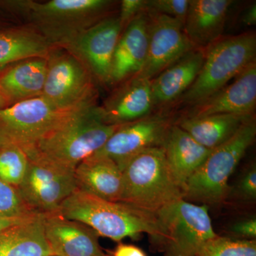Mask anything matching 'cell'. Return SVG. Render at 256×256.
I'll list each match as a JSON object with an SVG mask.
<instances>
[{"label": "cell", "mask_w": 256, "mask_h": 256, "mask_svg": "<svg viewBox=\"0 0 256 256\" xmlns=\"http://www.w3.org/2000/svg\"><path fill=\"white\" fill-rule=\"evenodd\" d=\"M109 0H2L0 10L24 18L55 47L66 46L82 32L108 18Z\"/></svg>", "instance_id": "cell-1"}, {"label": "cell", "mask_w": 256, "mask_h": 256, "mask_svg": "<svg viewBox=\"0 0 256 256\" xmlns=\"http://www.w3.org/2000/svg\"><path fill=\"white\" fill-rule=\"evenodd\" d=\"M119 126L104 122L98 106L92 102L70 112L24 152L74 172L82 162L102 148Z\"/></svg>", "instance_id": "cell-2"}, {"label": "cell", "mask_w": 256, "mask_h": 256, "mask_svg": "<svg viewBox=\"0 0 256 256\" xmlns=\"http://www.w3.org/2000/svg\"><path fill=\"white\" fill-rule=\"evenodd\" d=\"M68 218L85 224L99 236L120 242L136 238L142 234L151 239L159 235L156 214L120 202H110L76 190L56 212Z\"/></svg>", "instance_id": "cell-3"}, {"label": "cell", "mask_w": 256, "mask_h": 256, "mask_svg": "<svg viewBox=\"0 0 256 256\" xmlns=\"http://www.w3.org/2000/svg\"><path fill=\"white\" fill-rule=\"evenodd\" d=\"M181 198L182 188L170 171L162 146L142 152L122 170L120 202L156 214Z\"/></svg>", "instance_id": "cell-4"}, {"label": "cell", "mask_w": 256, "mask_h": 256, "mask_svg": "<svg viewBox=\"0 0 256 256\" xmlns=\"http://www.w3.org/2000/svg\"><path fill=\"white\" fill-rule=\"evenodd\" d=\"M256 137V122L255 118H252L228 141L212 150L186 184L184 200L206 206L225 201L229 178L255 142Z\"/></svg>", "instance_id": "cell-5"}, {"label": "cell", "mask_w": 256, "mask_h": 256, "mask_svg": "<svg viewBox=\"0 0 256 256\" xmlns=\"http://www.w3.org/2000/svg\"><path fill=\"white\" fill-rule=\"evenodd\" d=\"M256 37L252 32L220 38L207 47L196 80L178 100L193 106L226 86L255 62Z\"/></svg>", "instance_id": "cell-6"}, {"label": "cell", "mask_w": 256, "mask_h": 256, "mask_svg": "<svg viewBox=\"0 0 256 256\" xmlns=\"http://www.w3.org/2000/svg\"><path fill=\"white\" fill-rule=\"evenodd\" d=\"M160 233L151 239L164 256H195L215 233L206 205L184 198L156 214Z\"/></svg>", "instance_id": "cell-7"}, {"label": "cell", "mask_w": 256, "mask_h": 256, "mask_svg": "<svg viewBox=\"0 0 256 256\" xmlns=\"http://www.w3.org/2000/svg\"><path fill=\"white\" fill-rule=\"evenodd\" d=\"M76 109L60 110L42 96L3 108L0 109V146L28 150Z\"/></svg>", "instance_id": "cell-8"}, {"label": "cell", "mask_w": 256, "mask_h": 256, "mask_svg": "<svg viewBox=\"0 0 256 256\" xmlns=\"http://www.w3.org/2000/svg\"><path fill=\"white\" fill-rule=\"evenodd\" d=\"M42 96L62 110H72L95 102L92 78L72 53L54 47L47 57V72Z\"/></svg>", "instance_id": "cell-9"}, {"label": "cell", "mask_w": 256, "mask_h": 256, "mask_svg": "<svg viewBox=\"0 0 256 256\" xmlns=\"http://www.w3.org/2000/svg\"><path fill=\"white\" fill-rule=\"evenodd\" d=\"M28 156V171L16 188L32 212L43 215L56 213L77 190L74 172L38 156Z\"/></svg>", "instance_id": "cell-10"}, {"label": "cell", "mask_w": 256, "mask_h": 256, "mask_svg": "<svg viewBox=\"0 0 256 256\" xmlns=\"http://www.w3.org/2000/svg\"><path fill=\"white\" fill-rule=\"evenodd\" d=\"M174 124L169 114H156L122 124L92 156L109 158L122 172L140 153L150 148L162 146L168 131Z\"/></svg>", "instance_id": "cell-11"}, {"label": "cell", "mask_w": 256, "mask_h": 256, "mask_svg": "<svg viewBox=\"0 0 256 256\" xmlns=\"http://www.w3.org/2000/svg\"><path fill=\"white\" fill-rule=\"evenodd\" d=\"M122 32L118 16H108L82 32L63 48L84 64L92 78L110 85L112 60Z\"/></svg>", "instance_id": "cell-12"}, {"label": "cell", "mask_w": 256, "mask_h": 256, "mask_svg": "<svg viewBox=\"0 0 256 256\" xmlns=\"http://www.w3.org/2000/svg\"><path fill=\"white\" fill-rule=\"evenodd\" d=\"M148 14V56L142 70L137 76L151 80L196 48L185 33L183 22L165 15Z\"/></svg>", "instance_id": "cell-13"}, {"label": "cell", "mask_w": 256, "mask_h": 256, "mask_svg": "<svg viewBox=\"0 0 256 256\" xmlns=\"http://www.w3.org/2000/svg\"><path fill=\"white\" fill-rule=\"evenodd\" d=\"M256 106V62H252L230 84L192 106L185 117L216 114L254 116Z\"/></svg>", "instance_id": "cell-14"}, {"label": "cell", "mask_w": 256, "mask_h": 256, "mask_svg": "<svg viewBox=\"0 0 256 256\" xmlns=\"http://www.w3.org/2000/svg\"><path fill=\"white\" fill-rule=\"evenodd\" d=\"M47 242L56 256H109L99 242L98 234L85 224L58 213L44 216Z\"/></svg>", "instance_id": "cell-15"}, {"label": "cell", "mask_w": 256, "mask_h": 256, "mask_svg": "<svg viewBox=\"0 0 256 256\" xmlns=\"http://www.w3.org/2000/svg\"><path fill=\"white\" fill-rule=\"evenodd\" d=\"M154 108L150 80L138 76L122 82L104 105L98 106L102 120L114 126L144 118Z\"/></svg>", "instance_id": "cell-16"}, {"label": "cell", "mask_w": 256, "mask_h": 256, "mask_svg": "<svg viewBox=\"0 0 256 256\" xmlns=\"http://www.w3.org/2000/svg\"><path fill=\"white\" fill-rule=\"evenodd\" d=\"M149 24V15L143 12L122 30L112 60L110 85L126 82L142 70L148 56Z\"/></svg>", "instance_id": "cell-17"}, {"label": "cell", "mask_w": 256, "mask_h": 256, "mask_svg": "<svg viewBox=\"0 0 256 256\" xmlns=\"http://www.w3.org/2000/svg\"><path fill=\"white\" fill-rule=\"evenodd\" d=\"M232 0H190L184 31L196 48H207L220 38Z\"/></svg>", "instance_id": "cell-18"}, {"label": "cell", "mask_w": 256, "mask_h": 256, "mask_svg": "<svg viewBox=\"0 0 256 256\" xmlns=\"http://www.w3.org/2000/svg\"><path fill=\"white\" fill-rule=\"evenodd\" d=\"M47 72V57L18 62L0 74V94L6 106L42 95Z\"/></svg>", "instance_id": "cell-19"}, {"label": "cell", "mask_w": 256, "mask_h": 256, "mask_svg": "<svg viewBox=\"0 0 256 256\" xmlns=\"http://www.w3.org/2000/svg\"><path fill=\"white\" fill-rule=\"evenodd\" d=\"M205 52L195 48L152 79L154 108L178 100L198 76L204 60Z\"/></svg>", "instance_id": "cell-20"}, {"label": "cell", "mask_w": 256, "mask_h": 256, "mask_svg": "<svg viewBox=\"0 0 256 256\" xmlns=\"http://www.w3.org/2000/svg\"><path fill=\"white\" fill-rule=\"evenodd\" d=\"M77 190L110 202L120 201L122 172L112 160L92 156L74 170Z\"/></svg>", "instance_id": "cell-21"}, {"label": "cell", "mask_w": 256, "mask_h": 256, "mask_svg": "<svg viewBox=\"0 0 256 256\" xmlns=\"http://www.w3.org/2000/svg\"><path fill=\"white\" fill-rule=\"evenodd\" d=\"M162 148L170 171L184 192L188 180L208 158L212 150L201 146L175 124L168 131Z\"/></svg>", "instance_id": "cell-22"}, {"label": "cell", "mask_w": 256, "mask_h": 256, "mask_svg": "<svg viewBox=\"0 0 256 256\" xmlns=\"http://www.w3.org/2000/svg\"><path fill=\"white\" fill-rule=\"evenodd\" d=\"M254 116L216 114L202 117H184L175 124L207 149L214 150L233 137L242 124Z\"/></svg>", "instance_id": "cell-23"}, {"label": "cell", "mask_w": 256, "mask_h": 256, "mask_svg": "<svg viewBox=\"0 0 256 256\" xmlns=\"http://www.w3.org/2000/svg\"><path fill=\"white\" fill-rule=\"evenodd\" d=\"M44 216L37 214L0 232V256H52Z\"/></svg>", "instance_id": "cell-24"}, {"label": "cell", "mask_w": 256, "mask_h": 256, "mask_svg": "<svg viewBox=\"0 0 256 256\" xmlns=\"http://www.w3.org/2000/svg\"><path fill=\"white\" fill-rule=\"evenodd\" d=\"M54 47L31 26L0 30V74L21 60L48 57Z\"/></svg>", "instance_id": "cell-25"}, {"label": "cell", "mask_w": 256, "mask_h": 256, "mask_svg": "<svg viewBox=\"0 0 256 256\" xmlns=\"http://www.w3.org/2000/svg\"><path fill=\"white\" fill-rule=\"evenodd\" d=\"M195 256H256V240L216 235L207 240Z\"/></svg>", "instance_id": "cell-26"}, {"label": "cell", "mask_w": 256, "mask_h": 256, "mask_svg": "<svg viewBox=\"0 0 256 256\" xmlns=\"http://www.w3.org/2000/svg\"><path fill=\"white\" fill-rule=\"evenodd\" d=\"M28 156L21 148L0 146V178L18 188L28 171Z\"/></svg>", "instance_id": "cell-27"}, {"label": "cell", "mask_w": 256, "mask_h": 256, "mask_svg": "<svg viewBox=\"0 0 256 256\" xmlns=\"http://www.w3.org/2000/svg\"><path fill=\"white\" fill-rule=\"evenodd\" d=\"M36 214L28 208L18 188L0 178V216L20 220Z\"/></svg>", "instance_id": "cell-28"}, {"label": "cell", "mask_w": 256, "mask_h": 256, "mask_svg": "<svg viewBox=\"0 0 256 256\" xmlns=\"http://www.w3.org/2000/svg\"><path fill=\"white\" fill-rule=\"evenodd\" d=\"M227 198L234 201L255 202L256 200V164L247 166L239 175L238 180L232 188H228Z\"/></svg>", "instance_id": "cell-29"}, {"label": "cell", "mask_w": 256, "mask_h": 256, "mask_svg": "<svg viewBox=\"0 0 256 256\" xmlns=\"http://www.w3.org/2000/svg\"><path fill=\"white\" fill-rule=\"evenodd\" d=\"M190 0H146V12L165 15L184 23Z\"/></svg>", "instance_id": "cell-30"}, {"label": "cell", "mask_w": 256, "mask_h": 256, "mask_svg": "<svg viewBox=\"0 0 256 256\" xmlns=\"http://www.w3.org/2000/svg\"><path fill=\"white\" fill-rule=\"evenodd\" d=\"M230 236L242 240H256V216L246 217L236 220L230 226L228 229Z\"/></svg>", "instance_id": "cell-31"}, {"label": "cell", "mask_w": 256, "mask_h": 256, "mask_svg": "<svg viewBox=\"0 0 256 256\" xmlns=\"http://www.w3.org/2000/svg\"><path fill=\"white\" fill-rule=\"evenodd\" d=\"M146 0H122L121 2L118 18L122 30L133 18L141 13L146 12Z\"/></svg>", "instance_id": "cell-32"}, {"label": "cell", "mask_w": 256, "mask_h": 256, "mask_svg": "<svg viewBox=\"0 0 256 256\" xmlns=\"http://www.w3.org/2000/svg\"><path fill=\"white\" fill-rule=\"evenodd\" d=\"M112 256H146L140 248L130 244H120Z\"/></svg>", "instance_id": "cell-33"}, {"label": "cell", "mask_w": 256, "mask_h": 256, "mask_svg": "<svg viewBox=\"0 0 256 256\" xmlns=\"http://www.w3.org/2000/svg\"><path fill=\"white\" fill-rule=\"evenodd\" d=\"M242 22L246 26H254L256 24V4H252L244 12Z\"/></svg>", "instance_id": "cell-34"}, {"label": "cell", "mask_w": 256, "mask_h": 256, "mask_svg": "<svg viewBox=\"0 0 256 256\" xmlns=\"http://www.w3.org/2000/svg\"><path fill=\"white\" fill-rule=\"evenodd\" d=\"M30 218H31V217H30ZM20 218V220H18V218H10L0 216V232H2L4 229L10 228V227L12 226L16 225V224L21 223V222H24V220H28V218Z\"/></svg>", "instance_id": "cell-35"}, {"label": "cell", "mask_w": 256, "mask_h": 256, "mask_svg": "<svg viewBox=\"0 0 256 256\" xmlns=\"http://www.w3.org/2000/svg\"><path fill=\"white\" fill-rule=\"evenodd\" d=\"M3 12H4L0 10V30L12 26H10L9 20H8V18H5Z\"/></svg>", "instance_id": "cell-36"}, {"label": "cell", "mask_w": 256, "mask_h": 256, "mask_svg": "<svg viewBox=\"0 0 256 256\" xmlns=\"http://www.w3.org/2000/svg\"><path fill=\"white\" fill-rule=\"evenodd\" d=\"M6 107V102L3 98L2 96L0 94V109Z\"/></svg>", "instance_id": "cell-37"}, {"label": "cell", "mask_w": 256, "mask_h": 256, "mask_svg": "<svg viewBox=\"0 0 256 256\" xmlns=\"http://www.w3.org/2000/svg\"></svg>", "instance_id": "cell-38"}]
</instances>
